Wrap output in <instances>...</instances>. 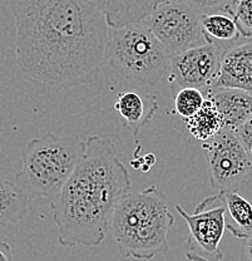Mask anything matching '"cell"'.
<instances>
[{"instance_id": "cell-1", "label": "cell", "mask_w": 252, "mask_h": 261, "mask_svg": "<svg viewBox=\"0 0 252 261\" xmlns=\"http://www.w3.org/2000/svg\"><path fill=\"white\" fill-rule=\"evenodd\" d=\"M13 15L26 77L64 89L98 81L110 28L92 0H18Z\"/></svg>"}, {"instance_id": "cell-2", "label": "cell", "mask_w": 252, "mask_h": 261, "mask_svg": "<svg viewBox=\"0 0 252 261\" xmlns=\"http://www.w3.org/2000/svg\"><path fill=\"white\" fill-rule=\"evenodd\" d=\"M131 185L116 143L102 136H89L82 160L50 202L59 245L67 249L99 246Z\"/></svg>"}, {"instance_id": "cell-3", "label": "cell", "mask_w": 252, "mask_h": 261, "mask_svg": "<svg viewBox=\"0 0 252 261\" xmlns=\"http://www.w3.org/2000/svg\"><path fill=\"white\" fill-rule=\"evenodd\" d=\"M173 224L175 217L168 208L166 195L152 185L122 198L110 230L121 256L143 261L170 250L168 232Z\"/></svg>"}, {"instance_id": "cell-4", "label": "cell", "mask_w": 252, "mask_h": 261, "mask_svg": "<svg viewBox=\"0 0 252 261\" xmlns=\"http://www.w3.org/2000/svg\"><path fill=\"white\" fill-rule=\"evenodd\" d=\"M86 151V141L45 133L26 143L15 181L29 195L55 200L77 168Z\"/></svg>"}, {"instance_id": "cell-5", "label": "cell", "mask_w": 252, "mask_h": 261, "mask_svg": "<svg viewBox=\"0 0 252 261\" xmlns=\"http://www.w3.org/2000/svg\"><path fill=\"white\" fill-rule=\"evenodd\" d=\"M105 58L128 80L156 84L170 69L171 56L143 21L110 29Z\"/></svg>"}, {"instance_id": "cell-6", "label": "cell", "mask_w": 252, "mask_h": 261, "mask_svg": "<svg viewBox=\"0 0 252 261\" xmlns=\"http://www.w3.org/2000/svg\"><path fill=\"white\" fill-rule=\"evenodd\" d=\"M201 13L186 0H163L143 23L171 57L206 44Z\"/></svg>"}, {"instance_id": "cell-7", "label": "cell", "mask_w": 252, "mask_h": 261, "mask_svg": "<svg viewBox=\"0 0 252 261\" xmlns=\"http://www.w3.org/2000/svg\"><path fill=\"white\" fill-rule=\"evenodd\" d=\"M176 210L188 226V233L183 243L186 259L188 261L223 260L219 244L226 230V210L219 192L203 198L193 214H187L178 205Z\"/></svg>"}, {"instance_id": "cell-8", "label": "cell", "mask_w": 252, "mask_h": 261, "mask_svg": "<svg viewBox=\"0 0 252 261\" xmlns=\"http://www.w3.org/2000/svg\"><path fill=\"white\" fill-rule=\"evenodd\" d=\"M210 184L217 191H236L252 178V159L232 130L223 128L202 143Z\"/></svg>"}, {"instance_id": "cell-9", "label": "cell", "mask_w": 252, "mask_h": 261, "mask_svg": "<svg viewBox=\"0 0 252 261\" xmlns=\"http://www.w3.org/2000/svg\"><path fill=\"white\" fill-rule=\"evenodd\" d=\"M223 48L217 44L199 45L171 57L168 83L172 92L181 88L211 91L217 78Z\"/></svg>"}, {"instance_id": "cell-10", "label": "cell", "mask_w": 252, "mask_h": 261, "mask_svg": "<svg viewBox=\"0 0 252 261\" xmlns=\"http://www.w3.org/2000/svg\"><path fill=\"white\" fill-rule=\"evenodd\" d=\"M218 88L241 89L252 94V38L222 50L218 74L212 89Z\"/></svg>"}, {"instance_id": "cell-11", "label": "cell", "mask_w": 252, "mask_h": 261, "mask_svg": "<svg viewBox=\"0 0 252 261\" xmlns=\"http://www.w3.org/2000/svg\"><path fill=\"white\" fill-rule=\"evenodd\" d=\"M158 108L157 97L145 92H122L115 103L122 127L133 137H137L139 130L153 118Z\"/></svg>"}, {"instance_id": "cell-12", "label": "cell", "mask_w": 252, "mask_h": 261, "mask_svg": "<svg viewBox=\"0 0 252 261\" xmlns=\"http://www.w3.org/2000/svg\"><path fill=\"white\" fill-rule=\"evenodd\" d=\"M110 29L143 21L163 0H92Z\"/></svg>"}, {"instance_id": "cell-13", "label": "cell", "mask_w": 252, "mask_h": 261, "mask_svg": "<svg viewBox=\"0 0 252 261\" xmlns=\"http://www.w3.org/2000/svg\"><path fill=\"white\" fill-rule=\"evenodd\" d=\"M216 103L225 128L236 130L252 114V94L234 88H218L206 92Z\"/></svg>"}, {"instance_id": "cell-14", "label": "cell", "mask_w": 252, "mask_h": 261, "mask_svg": "<svg viewBox=\"0 0 252 261\" xmlns=\"http://www.w3.org/2000/svg\"><path fill=\"white\" fill-rule=\"evenodd\" d=\"M29 197L31 195L15 179L0 177V227L25 219L31 208Z\"/></svg>"}, {"instance_id": "cell-15", "label": "cell", "mask_w": 252, "mask_h": 261, "mask_svg": "<svg viewBox=\"0 0 252 261\" xmlns=\"http://www.w3.org/2000/svg\"><path fill=\"white\" fill-rule=\"evenodd\" d=\"M225 205L226 228L236 239L245 240L252 233V205L236 191H218Z\"/></svg>"}, {"instance_id": "cell-16", "label": "cell", "mask_w": 252, "mask_h": 261, "mask_svg": "<svg viewBox=\"0 0 252 261\" xmlns=\"http://www.w3.org/2000/svg\"><path fill=\"white\" fill-rule=\"evenodd\" d=\"M201 25L206 43L221 45L223 49L225 43L232 45L241 37L235 19L226 12L205 13L201 15Z\"/></svg>"}, {"instance_id": "cell-17", "label": "cell", "mask_w": 252, "mask_h": 261, "mask_svg": "<svg viewBox=\"0 0 252 261\" xmlns=\"http://www.w3.org/2000/svg\"><path fill=\"white\" fill-rule=\"evenodd\" d=\"M185 121L186 129L194 140L206 141L211 140L218 135L225 128L223 119L219 114L216 103L208 94H206V99L201 110L194 116L183 119Z\"/></svg>"}, {"instance_id": "cell-18", "label": "cell", "mask_w": 252, "mask_h": 261, "mask_svg": "<svg viewBox=\"0 0 252 261\" xmlns=\"http://www.w3.org/2000/svg\"><path fill=\"white\" fill-rule=\"evenodd\" d=\"M173 93V113L183 119L194 116L203 106L206 94L197 88H181Z\"/></svg>"}, {"instance_id": "cell-19", "label": "cell", "mask_w": 252, "mask_h": 261, "mask_svg": "<svg viewBox=\"0 0 252 261\" xmlns=\"http://www.w3.org/2000/svg\"><path fill=\"white\" fill-rule=\"evenodd\" d=\"M235 19L241 33V37L245 39L252 38V0H235L226 10Z\"/></svg>"}, {"instance_id": "cell-20", "label": "cell", "mask_w": 252, "mask_h": 261, "mask_svg": "<svg viewBox=\"0 0 252 261\" xmlns=\"http://www.w3.org/2000/svg\"><path fill=\"white\" fill-rule=\"evenodd\" d=\"M186 2L196 8L201 14H205V13L225 12L235 0H186Z\"/></svg>"}, {"instance_id": "cell-21", "label": "cell", "mask_w": 252, "mask_h": 261, "mask_svg": "<svg viewBox=\"0 0 252 261\" xmlns=\"http://www.w3.org/2000/svg\"><path fill=\"white\" fill-rule=\"evenodd\" d=\"M234 133L245 147L246 151L250 153L252 148V114L237 129L234 130Z\"/></svg>"}, {"instance_id": "cell-22", "label": "cell", "mask_w": 252, "mask_h": 261, "mask_svg": "<svg viewBox=\"0 0 252 261\" xmlns=\"http://www.w3.org/2000/svg\"><path fill=\"white\" fill-rule=\"evenodd\" d=\"M241 261H252V233L243 240L241 247Z\"/></svg>"}, {"instance_id": "cell-23", "label": "cell", "mask_w": 252, "mask_h": 261, "mask_svg": "<svg viewBox=\"0 0 252 261\" xmlns=\"http://www.w3.org/2000/svg\"><path fill=\"white\" fill-rule=\"evenodd\" d=\"M0 261H13L12 246L5 241H0Z\"/></svg>"}, {"instance_id": "cell-24", "label": "cell", "mask_w": 252, "mask_h": 261, "mask_svg": "<svg viewBox=\"0 0 252 261\" xmlns=\"http://www.w3.org/2000/svg\"><path fill=\"white\" fill-rule=\"evenodd\" d=\"M250 156H251V159H252V148H251V151H250Z\"/></svg>"}]
</instances>
